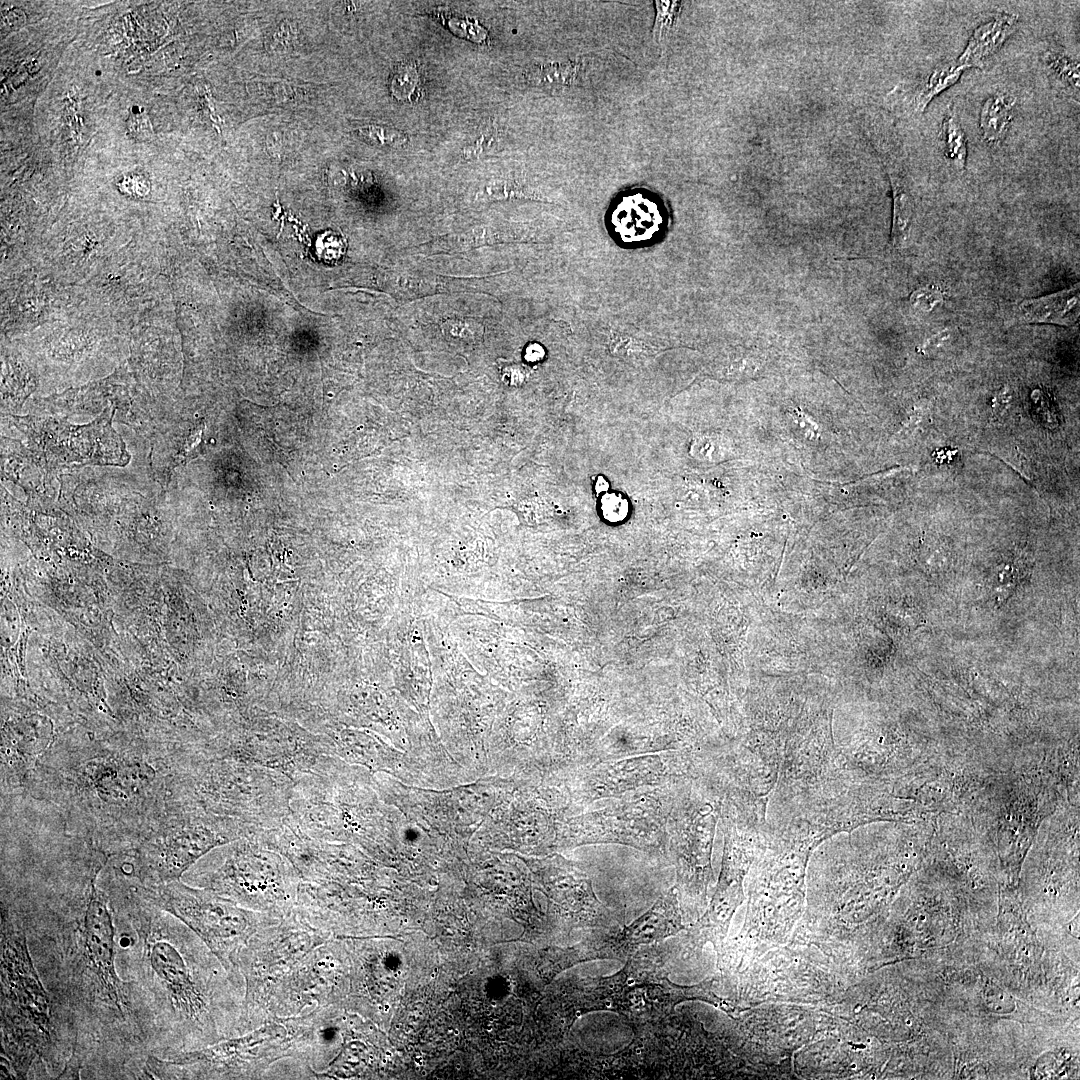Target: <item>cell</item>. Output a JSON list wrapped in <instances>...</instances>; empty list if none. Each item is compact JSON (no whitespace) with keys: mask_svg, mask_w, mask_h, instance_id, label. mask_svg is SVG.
Masks as SVG:
<instances>
[{"mask_svg":"<svg viewBox=\"0 0 1080 1080\" xmlns=\"http://www.w3.org/2000/svg\"><path fill=\"white\" fill-rule=\"evenodd\" d=\"M330 938L295 910L260 927L249 938L234 962L236 974L245 982L240 1034L264 1025V1005L277 982L306 954Z\"/></svg>","mask_w":1080,"mask_h":1080,"instance_id":"cell-1","label":"cell"},{"mask_svg":"<svg viewBox=\"0 0 1080 1080\" xmlns=\"http://www.w3.org/2000/svg\"><path fill=\"white\" fill-rule=\"evenodd\" d=\"M2 1017L5 1048L19 1077L51 1042L52 1024L48 997L30 960L25 936L2 925Z\"/></svg>","mask_w":1080,"mask_h":1080,"instance_id":"cell-2","label":"cell"},{"mask_svg":"<svg viewBox=\"0 0 1080 1080\" xmlns=\"http://www.w3.org/2000/svg\"><path fill=\"white\" fill-rule=\"evenodd\" d=\"M156 904L181 921L206 944L232 980L245 988L234 969L241 948L262 926L282 917L257 912L208 891L171 883L152 889Z\"/></svg>","mask_w":1080,"mask_h":1080,"instance_id":"cell-3","label":"cell"},{"mask_svg":"<svg viewBox=\"0 0 1080 1080\" xmlns=\"http://www.w3.org/2000/svg\"><path fill=\"white\" fill-rule=\"evenodd\" d=\"M291 1045L285 1021H272L167 1060L151 1057L148 1063L159 1078H259L275 1062L290 1057Z\"/></svg>","mask_w":1080,"mask_h":1080,"instance_id":"cell-4","label":"cell"},{"mask_svg":"<svg viewBox=\"0 0 1080 1080\" xmlns=\"http://www.w3.org/2000/svg\"><path fill=\"white\" fill-rule=\"evenodd\" d=\"M340 940L332 937L315 947L277 982L264 1005V1024L336 1004L346 984Z\"/></svg>","mask_w":1080,"mask_h":1080,"instance_id":"cell-5","label":"cell"},{"mask_svg":"<svg viewBox=\"0 0 1080 1080\" xmlns=\"http://www.w3.org/2000/svg\"><path fill=\"white\" fill-rule=\"evenodd\" d=\"M81 954L84 969L100 994V1000L108 1003L120 1013L126 1005L123 984L115 969L114 925L107 901L92 889L80 925Z\"/></svg>","mask_w":1080,"mask_h":1080,"instance_id":"cell-6","label":"cell"},{"mask_svg":"<svg viewBox=\"0 0 1080 1080\" xmlns=\"http://www.w3.org/2000/svg\"><path fill=\"white\" fill-rule=\"evenodd\" d=\"M604 991L600 992L599 1002L607 1003L633 1020H648L668 1012L675 1004L687 999H701L726 1009L723 1001L710 990L711 982L683 987L671 983L668 979L658 982H639L629 986L620 973L603 980Z\"/></svg>","mask_w":1080,"mask_h":1080,"instance_id":"cell-7","label":"cell"},{"mask_svg":"<svg viewBox=\"0 0 1080 1080\" xmlns=\"http://www.w3.org/2000/svg\"><path fill=\"white\" fill-rule=\"evenodd\" d=\"M662 201L646 190L624 193L610 211L609 229L622 244L643 246L656 242L668 227Z\"/></svg>","mask_w":1080,"mask_h":1080,"instance_id":"cell-8","label":"cell"},{"mask_svg":"<svg viewBox=\"0 0 1080 1080\" xmlns=\"http://www.w3.org/2000/svg\"><path fill=\"white\" fill-rule=\"evenodd\" d=\"M683 928L676 895L670 892L661 897L653 907L631 925L625 927L615 937L614 947L624 951L629 950L662 940Z\"/></svg>","mask_w":1080,"mask_h":1080,"instance_id":"cell-9","label":"cell"},{"mask_svg":"<svg viewBox=\"0 0 1080 1080\" xmlns=\"http://www.w3.org/2000/svg\"><path fill=\"white\" fill-rule=\"evenodd\" d=\"M1018 16L1001 11L991 20L979 25L973 31L962 54L956 62L966 69L981 68L987 58L996 53L1004 42L1016 31Z\"/></svg>","mask_w":1080,"mask_h":1080,"instance_id":"cell-10","label":"cell"},{"mask_svg":"<svg viewBox=\"0 0 1080 1080\" xmlns=\"http://www.w3.org/2000/svg\"><path fill=\"white\" fill-rule=\"evenodd\" d=\"M1079 284L1039 298L1028 299L1019 306L1026 323L1073 325L1079 316Z\"/></svg>","mask_w":1080,"mask_h":1080,"instance_id":"cell-11","label":"cell"},{"mask_svg":"<svg viewBox=\"0 0 1080 1080\" xmlns=\"http://www.w3.org/2000/svg\"><path fill=\"white\" fill-rule=\"evenodd\" d=\"M1015 105V98L1002 92L990 96L984 102L979 126L986 141L996 142L1005 137L1013 119Z\"/></svg>","mask_w":1080,"mask_h":1080,"instance_id":"cell-12","label":"cell"},{"mask_svg":"<svg viewBox=\"0 0 1080 1080\" xmlns=\"http://www.w3.org/2000/svg\"><path fill=\"white\" fill-rule=\"evenodd\" d=\"M893 190V220L891 246L902 247L908 239L914 213V204L906 184L900 176L891 175Z\"/></svg>","mask_w":1080,"mask_h":1080,"instance_id":"cell-13","label":"cell"},{"mask_svg":"<svg viewBox=\"0 0 1080 1080\" xmlns=\"http://www.w3.org/2000/svg\"><path fill=\"white\" fill-rule=\"evenodd\" d=\"M966 68L956 61L937 66L918 85L913 98L914 111L924 112L929 102L958 81Z\"/></svg>","mask_w":1080,"mask_h":1080,"instance_id":"cell-14","label":"cell"},{"mask_svg":"<svg viewBox=\"0 0 1080 1080\" xmlns=\"http://www.w3.org/2000/svg\"><path fill=\"white\" fill-rule=\"evenodd\" d=\"M942 130L945 158L954 169L962 171L965 168L967 159L965 133L953 115H947Z\"/></svg>","mask_w":1080,"mask_h":1080,"instance_id":"cell-15","label":"cell"},{"mask_svg":"<svg viewBox=\"0 0 1080 1080\" xmlns=\"http://www.w3.org/2000/svg\"><path fill=\"white\" fill-rule=\"evenodd\" d=\"M1048 67L1061 80L1068 83L1074 89L1079 88V64L1064 54L1049 52L1046 55Z\"/></svg>","mask_w":1080,"mask_h":1080,"instance_id":"cell-16","label":"cell"},{"mask_svg":"<svg viewBox=\"0 0 1080 1080\" xmlns=\"http://www.w3.org/2000/svg\"><path fill=\"white\" fill-rule=\"evenodd\" d=\"M418 77L416 70L405 65L400 67L394 78L392 79L390 89L393 95L398 99L410 98L413 91L416 89Z\"/></svg>","mask_w":1080,"mask_h":1080,"instance_id":"cell-17","label":"cell"},{"mask_svg":"<svg viewBox=\"0 0 1080 1080\" xmlns=\"http://www.w3.org/2000/svg\"><path fill=\"white\" fill-rule=\"evenodd\" d=\"M677 2L670 1H656V19L654 32L658 42L664 41L667 33L671 29L673 22L677 15Z\"/></svg>","mask_w":1080,"mask_h":1080,"instance_id":"cell-18","label":"cell"},{"mask_svg":"<svg viewBox=\"0 0 1080 1080\" xmlns=\"http://www.w3.org/2000/svg\"><path fill=\"white\" fill-rule=\"evenodd\" d=\"M359 132L364 138L380 145H400L406 141V137L398 131L380 126L362 127Z\"/></svg>","mask_w":1080,"mask_h":1080,"instance_id":"cell-19","label":"cell"},{"mask_svg":"<svg viewBox=\"0 0 1080 1080\" xmlns=\"http://www.w3.org/2000/svg\"><path fill=\"white\" fill-rule=\"evenodd\" d=\"M130 129L134 136L138 138H147L151 134L149 120L143 115L131 122Z\"/></svg>","mask_w":1080,"mask_h":1080,"instance_id":"cell-20","label":"cell"},{"mask_svg":"<svg viewBox=\"0 0 1080 1080\" xmlns=\"http://www.w3.org/2000/svg\"><path fill=\"white\" fill-rule=\"evenodd\" d=\"M1010 401V394L1008 390H1002L993 399V415L999 416L1007 407Z\"/></svg>","mask_w":1080,"mask_h":1080,"instance_id":"cell-21","label":"cell"},{"mask_svg":"<svg viewBox=\"0 0 1080 1080\" xmlns=\"http://www.w3.org/2000/svg\"><path fill=\"white\" fill-rule=\"evenodd\" d=\"M949 338V331L944 330L938 334L929 338L922 346L923 352L931 351L933 348L938 347L943 341Z\"/></svg>","mask_w":1080,"mask_h":1080,"instance_id":"cell-22","label":"cell"}]
</instances>
